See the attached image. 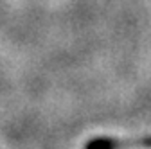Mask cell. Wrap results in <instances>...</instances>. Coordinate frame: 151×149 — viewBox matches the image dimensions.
Returning a JSON list of instances; mask_svg holds the SVG:
<instances>
[{
	"label": "cell",
	"instance_id": "1",
	"mask_svg": "<svg viewBox=\"0 0 151 149\" xmlns=\"http://www.w3.org/2000/svg\"><path fill=\"white\" fill-rule=\"evenodd\" d=\"M103 149H151V144H146V142H117V144L104 145Z\"/></svg>",
	"mask_w": 151,
	"mask_h": 149
}]
</instances>
